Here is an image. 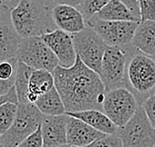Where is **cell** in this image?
I'll use <instances>...</instances> for the list:
<instances>
[{
  "label": "cell",
  "mask_w": 155,
  "mask_h": 147,
  "mask_svg": "<svg viewBox=\"0 0 155 147\" xmlns=\"http://www.w3.org/2000/svg\"><path fill=\"white\" fill-rule=\"evenodd\" d=\"M52 75L66 112L88 109L103 111L105 86L99 74L84 65L78 57L74 66L67 69L58 66Z\"/></svg>",
  "instance_id": "obj_1"
},
{
  "label": "cell",
  "mask_w": 155,
  "mask_h": 147,
  "mask_svg": "<svg viewBox=\"0 0 155 147\" xmlns=\"http://www.w3.org/2000/svg\"><path fill=\"white\" fill-rule=\"evenodd\" d=\"M48 0H19L11 8V19L22 38L41 37L58 29Z\"/></svg>",
  "instance_id": "obj_2"
},
{
  "label": "cell",
  "mask_w": 155,
  "mask_h": 147,
  "mask_svg": "<svg viewBox=\"0 0 155 147\" xmlns=\"http://www.w3.org/2000/svg\"><path fill=\"white\" fill-rule=\"evenodd\" d=\"M124 86L142 105L155 93V60L134 48L127 59Z\"/></svg>",
  "instance_id": "obj_3"
},
{
  "label": "cell",
  "mask_w": 155,
  "mask_h": 147,
  "mask_svg": "<svg viewBox=\"0 0 155 147\" xmlns=\"http://www.w3.org/2000/svg\"><path fill=\"white\" fill-rule=\"evenodd\" d=\"M44 114L34 103H18L17 116L14 123L0 136L4 147H18L22 141L41 126Z\"/></svg>",
  "instance_id": "obj_4"
},
{
  "label": "cell",
  "mask_w": 155,
  "mask_h": 147,
  "mask_svg": "<svg viewBox=\"0 0 155 147\" xmlns=\"http://www.w3.org/2000/svg\"><path fill=\"white\" fill-rule=\"evenodd\" d=\"M102 107L117 126L122 127L135 114L139 104L130 89L120 86L106 92Z\"/></svg>",
  "instance_id": "obj_5"
},
{
  "label": "cell",
  "mask_w": 155,
  "mask_h": 147,
  "mask_svg": "<svg viewBox=\"0 0 155 147\" xmlns=\"http://www.w3.org/2000/svg\"><path fill=\"white\" fill-rule=\"evenodd\" d=\"M123 142V147H153L155 128L150 123L144 109L139 105L135 114L116 133Z\"/></svg>",
  "instance_id": "obj_6"
},
{
  "label": "cell",
  "mask_w": 155,
  "mask_h": 147,
  "mask_svg": "<svg viewBox=\"0 0 155 147\" xmlns=\"http://www.w3.org/2000/svg\"><path fill=\"white\" fill-rule=\"evenodd\" d=\"M72 40L77 57L84 65L100 74L102 60L108 47L101 36L87 26L82 31L73 34Z\"/></svg>",
  "instance_id": "obj_7"
},
{
  "label": "cell",
  "mask_w": 155,
  "mask_h": 147,
  "mask_svg": "<svg viewBox=\"0 0 155 147\" xmlns=\"http://www.w3.org/2000/svg\"><path fill=\"white\" fill-rule=\"evenodd\" d=\"M134 49L132 45L126 48L108 46L106 49L99 74L106 92L124 86L127 59Z\"/></svg>",
  "instance_id": "obj_8"
},
{
  "label": "cell",
  "mask_w": 155,
  "mask_h": 147,
  "mask_svg": "<svg viewBox=\"0 0 155 147\" xmlns=\"http://www.w3.org/2000/svg\"><path fill=\"white\" fill-rule=\"evenodd\" d=\"M17 59L34 70H46L51 73L58 66V58L41 37L22 38Z\"/></svg>",
  "instance_id": "obj_9"
},
{
  "label": "cell",
  "mask_w": 155,
  "mask_h": 147,
  "mask_svg": "<svg viewBox=\"0 0 155 147\" xmlns=\"http://www.w3.org/2000/svg\"><path fill=\"white\" fill-rule=\"evenodd\" d=\"M86 23L99 34L108 46L126 48L131 45L139 22L90 19Z\"/></svg>",
  "instance_id": "obj_10"
},
{
  "label": "cell",
  "mask_w": 155,
  "mask_h": 147,
  "mask_svg": "<svg viewBox=\"0 0 155 147\" xmlns=\"http://www.w3.org/2000/svg\"><path fill=\"white\" fill-rule=\"evenodd\" d=\"M21 40L11 19V8L0 0V61L17 58Z\"/></svg>",
  "instance_id": "obj_11"
},
{
  "label": "cell",
  "mask_w": 155,
  "mask_h": 147,
  "mask_svg": "<svg viewBox=\"0 0 155 147\" xmlns=\"http://www.w3.org/2000/svg\"><path fill=\"white\" fill-rule=\"evenodd\" d=\"M58 60V66L62 68H71L77 60L72 35L60 29H55L41 36Z\"/></svg>",
  "instance_id": "obj_12"
},
{
  "label": "cell",
  "mask_w": 155,
  "mask_h": 147,
  "mask_svg": "<svg viewBox=\"0 0 155 147\" xmlns=\"http://www.w3.org/2000/svg\"><path fill=\"white\" fill-rule=\"evenodd\" d=\"M69 115H44L41 124L44 147H55L67 143L66 127Z\"/></svg>",
  "instance_id": "obj_13"
},
{
  "label": "cell",
  "mask_w": 155,
  "mask_h": 147,
  "mask_svg": "<svg viewBox=\"0 0 155 147\" xmlns=\"http://www.w3.org/2000/svg\"><path fill=\"white\" fill-rule=\"evenodd\" d=\"M52 18L58 29L71 35L82 31L86 21L77 7L67 4H56L52 8Z\"/></svg>",
  "instance_id": "obj_14"
},
{
  "label": "cell",
  "mask_w": 155,
  "mask_h": 147,
  "mask_svg": "<svg viewBox=\"0 0 155 147\" xmlns=\"http://www.w3.org/2000/svg\"><path fill=\"white\" fill-rule=\"evenodd\" d=\"M105 135L81 119L69 116L66 127V138L67 144L71 147L87 146Z\"/></svg>",
  "instance_id": "obj_15"
},
{
  "label": "cell",
  "mask_w": 155,
  "mask_h": 147,
  "mask_svg": "<svg viewBox=\"0 0 155 147\" xmlns=\"http://www.w3.org/2000/svg\"><path fill=\"white\" fill-rule=\"evenodd\" d=\"M131 45L144 55L155 58V21H140L135 30Z\"/></svg>",
  "instance_id": "obj_16"
},
{
  "label": "cell",
  "mask_w": 155,
  "mask_h": 147,
  "mask_svg": "<svg viewBox=\"0 0 155 147\" xmlns=\"http://www.w3.org/2000/svg\"><path fill=\"white\" fill-rule=\"evenodd\" d=\"M65 114L73 116L82 121L89 124L90 126L95 128L96 130L104 134H116L118 130V126L106 115L103 111L98 109H88L76 112H66Z\"/></svg>",
  "instance_id": "obj_17"
},
{
  "label": "cell",
  "mask_w": 155,
  "mask_h": 147,
  "mask_svg": "<svg viewBox=\"0 0 155 147\" xmlns=\"http://www.w3.org/2000/svg\"><path fill=\"white\" fill-rule=\"evenodd\" d=\"M54 86V78L51 72L46 70H34L29 82L28 100L35 103L39 97Z\"/></svg>",
  "instance_id": "obj_18"
},
{
  "label": "cell",
  "mask_w": 155,
  "mask_h": 147,
  "mask_svg": "<svg viewBox=\"0 0 155 147\" xmlns=\"http://www.w3.org/2000/svg\"><path fill=\"white\" fill-rule=\"evenodd\" d=\"M91 19L105 21H137L131 11L120 0H111Z\"/></svg>",
  "instance_id": "obj_19"
},
{
  "label": "cell",
  "mask_w": 155,
  "mask_h": 147,
  "mask_svg": "<svg viewBox=\"0 0 155 147\" xmlns=\"http://www.w3.org/2000/svg\"><path fill=\"white\" fill-rule=\"evenodd\" d=\"M38 109L44 115H62L65 114V107L61 100L59 93L56 89L55 86L48 93L41 95L35 103Z\"/></svg>",
  "instance_id": "obj_20"
},
{
  "label": "cell",
  "mask_w": 155,
  "mask_h": 147,
  "mask_svg": "<svg viewBox=\"0 0 155 147\" xmlns=\"http://www.w3.org/2000/svg\"><path fill=\"white\" fill-rule=\"evenodd\" d=\"M34 69L23 62L18 61L17 73L15 78V90L19 103H30L28 100L29 93V82Z\"/></svg>",
  "instance_id": "obj_21"
},
{
  "label": "cell",
  "mask_w": 155,
  "mask_h": 147,
  "mask_svg": "<svg viewBox=\"0 0 155 147\" xmlns=\"http://www.w3.org/2000/svg\"><path fill=\"white\" fill-rule=\"evenodd\" d=\"M17 67V58L0 61V96L7 95L14 88Z\"/></svg>",
  "instance_id": "obj_22"
},
{
  "label": "cell",
  "mask_w": 155,
  "mask_h": 147,
  "mask_svg": "<svg viewBox=\"0 0 155 147\" xmlns=\"http://www.w3.org/2000/svg\"><path fill=\"white\" fill-rule=\"evenodd\" d=\"M18 103L6 101L0 105V136L4 134L14 123L17 116Z\"/></svg>",
  "instance_id": "obj_23"
},
{
  "label": "cell",
  "mask_w": 155,
  "mask_h": 147,
  "mask_svg": "<svg viewBox=\"0 0 155 147\" xmlns=\"http://www.w3.org/2000/svg\"><path fill=\"white\" fill-rule=\"evenodd\" d=\"M111 0H82L77 9L82 13L85 21H89L101 11Z\"/></svg>",
  "instance_id": "obj_24"
},
{
  "label": "cell",
  "mask_w": 155,
  "mask_h": 147,
  "mask_svg": "<svg viewBox=\"0 0 155 147\" xmlns=\"http://www.w3.org/2000/svg\"><path fill=\"white\" fill-rule=\"evenodd\" d=\"M140 20L155 21V0H137Z\"/></svg>",
  "instance_id": "obj_25"
},
{
  "label": "cell",
  "mask_w": 155,
  "mask_h": 147,
  "mask_svg": "<svg viewBox=\"0 0 155 147\" xmlns=\"http://www.w3.org/2000/svg\"><path fill=\"white\" fill-rule=\"evenodd\" d=\"M83 147H123V142L117 134H106L91 144Z\"/></svg>",
  "instance_id": "obj_26"
},
{
  "label": "cell",
  "mask_w": 155,
  "mask_h": 147,
  "mask_svg": "<svg viewBox=\"0 0 155 147\" xmlns=\"http://www.w3.org/2000/svg\"><path fill=\"white\" fill-rule=\"evenodd\" d=\"M18 147H44L43 135H41V126L34 133L28 136L24 141H22Z\"/></svg>",
  "instance_id": "obj_27"
},
{
  "label": "cell",
  "mask_w": 155,
  "mask_h": 147,
  "mask_svg": "<svg viewBox=\"0 0 155 147\" xmlns=\"http://www.w3.org/2000/svg\"><path fill=\"white\" fill-rule=\"evenodd\" d=\"M141 107L144 109L150 123L152 124V126L155 128V93L153 95H151L148 99L142 103Z\"/></svg>",
  "instance_id": "obj_28"
},
{
  "label": "cell",
  "mask_w": 155,
  "mask_h": 147,
  "mask_svg": "<svg viewBox=\"0 0 155 147\" xmlns=\"http://www.w3.org/2000/svg\"><path fill=\"white\" fill-rule=\"evenodd\" d=\"M124 4L127 6V8L131 11V13L134 15V17L140 22V13H139V7H138V2L137 0H120Z\"/></svg>",
  "instance_id": "obj_29"
},
{
  "label": "cell",
  "mask_w": 155,
  "mask_h": 147,
  "mask_svg": "<svg viewBox=\"0 0 155 147\" xmlns=\"http://www.w3.org/2000/svg\"><path fill=\"white\" fill-rule=\"evenodd\" d=\"M6 101H12V103H18V99H17V95H16V90L15 88H13L10 92L5 96H0V105L2 103H6Z\"/></svg>",
  "instance_id": "obj_30"
},
{
  "label": "cell",
  "mask_w": 155,
  "mask_h": 147,
  "mask_svg": "<svg viewBox=\"0 0 155 147\" xmlns=\"http://www.w3.org/2000/svg\"><path fill=\"white\" fill-rule=\"evenodd\" d=\"M54 2H55L56 4H67L71 5L74 7H77L82 0H52Z\"/></svg>",
  "instance_id": "obj_31"
},
{
  "label": "cell",
  "mask_w": 155,
  "mask_h": 147,
  "mask_svg": "<svg viewBox=\"0 0 155 147\" xmlns=\"http://www.w3.org/2000/svg\"><path fill=\"white\" fill-rule=\"evenodd\" d=\"M55 147H71L69 144H67V143H66V144H63V145H59V146H55Z\"/></svg>",
  "instance_id": "obj_32"
},
{
  "label": "cell",
  "mask_w": 155,
  "mask_h": 147,
  "mask_svg": "<svg viewBox=\"0 0 155 147\" xmlns=\"http://www.w3.org/2000/svg\"><path fill=\"white\" fill-rule=\"evenodd\" d=\"M0 147H4V145L2 144V142H1V140H0Z\"/></svg>",
  "instance_id": "obj_33"
},
{
  "label": "cell",
  "mask_w": 155,
  "mask_h": 147,
  "mask_svg": "<svg viewBox=\"0 0 155 147\" xmlns=\"http://www.w3.org/2000/svg\"><path fill=\"white\" fill-rule=\"evenodd\" d=\"M5 1H7V2H9V1H11V0H5Z\"/></svg>",
  "instance_id": "obj_34"
},
{
  "label": "cell",
  "mask_w": 155,
  "mask_h": 147,
  "mask_svg": "<svg viewBox=\"0 0 155 147\" xmlns=\"http://www.w3.org/2000/svg\"><path fill=\"white\" fill-rule=\"evenodd\" d=\"M153 59H154V60H155V58H153Z\"/></svg>",
  "instance_id": "obj_35"
},
{
  "label": "cell",
  "mask_w": 155,
  "mask_h": 147,
  "mask_svg": "<svg viewBox=\"0 0 155 147\" xmlns=\"http://www.w3.org/2000/svg\"><path fill=\"white\" fill-rule=\"evenodd\" d=\"M153 147H155V145H154V146H153Z\"/></svg>",
  "instance_id": "obj_36"
}]
</instances>
